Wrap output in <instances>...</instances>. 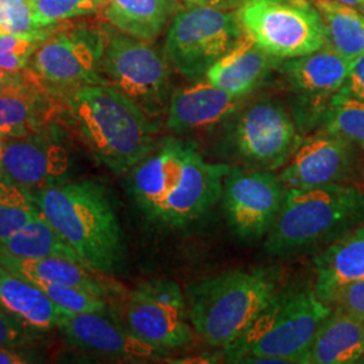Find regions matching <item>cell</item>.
<instances>
[{"label": "cell", "mask_w": 364, "mask_h": 364, "mask_svg": "<svg viewBox=\"0 0 364 364\" xmlns=\"http://www.w3.org/2000/svg\"><path fill=\"white\" fill-rule=\"evenodd\" d=\"M230 169V165L207 161L193 141L168 135L159 138L127 173V188L135 207L150 224L162 230H183L221 200Z\"/></svg>", "instance_id": "cell-1"}, {"label": "cell", "mask_w": 364, "mask_h": 364, "mask_svg": "<svg viewBox=\"0 0 364 364\" xmlns=\"http://www.w3.org/2000/svg\"><path fill=\"white\" fill-rule=\"evenodd\" d=\"M53 99L92 156L115 174H127L158 141L156 119L108 84L82 85Z\"/></svg>", "instance_id": "cell-2"}, {"label": "cell", "mask_w": 364, "mask_h": 364, "mask_svg": "<svg viewBox=\"0 0 364 364\" xmlns=\"http://www.w3.org/2000/svg\"><path fill=\"white\" fill-rule=\"evenodd\" d=\"M28 195L90 267L105 275L120 270L126 260V242L105 185L95 180L64 181Z\"/></svg>", "instance_id": "cell-3"}, {"label": "cell", "mask_w": 364, "mask_h": 364, "mask_svg": "<svg viewBox=\"0 0 364 364\" xmlns=\"http://www.w3.org/2000/svg\"><path fill=\"white\" fill-rule=\"evenodd\" d=\"M279 282L277 266L230 270L192 282L185 289L191 324L209 346L225 350L267 308Z\"/></svg>", "instance_id": "cell-4"}, {"label": "cell", "mask_w": 364, "mask_h": 364, "mask_svg": "<svg viewBox=\"0 0 364 364\" xmlns=\"http://www.w3.org/2000/svg\"><path fill=\"white\" fill-rule=\"evenodd\" d=\"M364 221V193L352 185L289 188L264 251L287 258L329 245Z\"/></svg>", "instance_id": "cell-5"}, {"label": "cell", "mask_w": 364, "mask_h": 364, "mask_svg": "<svg viewBox=\"0 0 364 364\" xmlns=\"http://www.w3.org/2000/svg\"><path fill=\"white\" fill-rule=\"evenodd\" d=\"M331 313L313 287H279L247 332L224 350L225 359L236 363L243 356H263L299 364Z\"/></svg>", "instance_id": "cell-6"}, {"label": "cell", "mask_w": 364, "mask_h": 364, "mask_svg": "<svg viewBox=\"0 0 364 364\" xmlns=\"http://www.w3.org/2000/svg\"><path fill=\"white\" fill-rule=\"evenodd\" d=\"M108 33L84 22L53 27L39 43L26 72L52 97L82 85L107 84L102 60Z\"/></svg>", "instance_id": "cell-7"}, {"label": "cell", "mask_w": 364, "mask_h": 364, "mask_svg": "<svg viewBox=\"0 0 364 364\" xmlns=\"http://www.w3.org/2000/svg\"><path fill=\"white\" fill-rule=\"evenodd\" d=\"M102 72L108 85L127 96L149 117L158 120L166 114L174 92L170 61L153 42L122 31L108 33Z\"/></svg>", "instance_id": "cell-8"}, {"label": "cell", "mask_w": 364, "mask_h": 364, "mask_svg": "<svg viewBox=\"0 0 364 364\" xmlns=\"http://www.w3.org/2000/svg\"><path fill=\"white\" fill-rule=\"evenodd\" d=\"M236 13L245 36L277 60L326 45L324 25L311 0H246Z\"/></svg>", "instance_id": "cell-9"}, {"label": "cell", "mask_w": 364, "mask_h": 364, "mask_svg": "<svg viewBox=\"0 0 364 364\" xmlns=\"http://www.w3.org/2000/svg\"><path fill=\"white\" fill-rule=\"evenodd\" d=\"M243 36L236 11L186 6L170 21L165 54L181 76L197 81Z\"/></svg>", "instance_id": "cell-10"}, {"label": "cell", "mask_w": 364, "mask_h": 364, "mask_svg": "<svg viewBox=\"0 0 364 364\" xmlns=\"http://www.w3.org/2000/svg\"><path fill=\"white\" fill-rule=\"evenodd\" d=\"M301 141L287 108L274 100H260L237 115L224 144L239 166L275 171L287 165Z\"/></svg>", "instance_id": "cell-11"}, {"label": "cell", "mask_w": 364, "mask_h": 364, "mask_svg": "<svg viewBox=\"0 0 364 364\" xmlns=\"http://www.w3.org/2000/svg\"><path fill=\"white\" fill-rule=\"evenodd\" d=\"M124 326L135 338L168 353L193 343L185 291L171 279L144 281L131 290Z\"/></svg>", "instance_id": "cell-12"}, {"label": "cell", "mask_w": 364, "mask_h": 364, "mask_svg": "<svg viewBox=\"0 0 364 364\" xmlns=\"http://www.w3.org/2000/svg\"><path fill=\"white\" fill-rule=\"evenodd\" d=\"M285 193L287 186L273 171L231 168L224 178L221 201L235 236L246 242L266 237L281 210Z\"/></svg>", "instance_id": "cell-13"}, {"label": "cell", "mask_w": 364, "mask_h": 364, "mask_svg": "<svg viewBox=\"0 0 364 364\" xmlns=\"http://www.w3.org/2000/svg\"><path fill=\"white\" fill-rule=\"evenodd\" d=\"M359 150L338 135L320 131L301 141L278 177L287 189L352 185L362 168Z\"/></svg>", "instance_id": "cell-14"}, {"label": "cell", "mask_w": 364, "mask_h": 364, "mask_svg": "<svg viewBox=\"0 0 364 364\" xmlns=\"http://www.w3.org/2000/svg\"><path fill=\"white\" fill-rule=\"evenodd\" d=\"M69 154L55 124L26 138H4L0 147L1 177L28 193L68 181Z\"/></svg>", "instance_id": "cell-15"}, {"label": "cell", "mask_w": 364, "mask_h": 364, "mask_svg": "<svg viewBox=\"0 0 364 364\" xmlns=\"http://www.w3.org/2000/svg\"><path fill=\"white\" fill-rule=\"evenodd\" d=\"M58 331L77 350L129 362L156 360L168 355L135 338L109 312L69 313Z\"/></svg>", "instance_id": "cell-16"}, {"label": "cell", "mask_w": 364, "mask_h": 364, "mask_svg": "<svg viewBox=\"0 0 364 364\" xmlns=\"http://www.w3.org/2000/svg\"><path fill=\"white\" fill-rule=\"evenodd\" d=\"M243 99L205 78L197 80L173 92L166 111V129L178 136L213 130L239 111Z\"/></svg>", "instance_id": "cell-17"}, {"label": "cell", "mask_w": 364, "mask_h": 364, "mask_svg": "<svg viewBox=\"0 0 364 364\" xmlns=\"http://www.w3.org/2000/svg\"><path fill=\"white\" fill-rule=\"evenodd\" d=\"M352 61L324 45L316 52L284 60L278 68L290 90L314 105L328 103L350 75Z\"/></svg>", "instance_id": "cell-18"}, {"label": "cell", "mask_w": 364, "mask_h": 364, "mask_svg": "<svg viewBox=\"0 0 364 364\" xmlns=\"http://www.w3.org/2000/svg\"><path fill=\"white\" fill-rule=\"evenodd\" d=\"M313 289L326 304L340 287L364 278V221L340 235L313 258Z\"/></svg>", "instance_id": "cell-19"}, {"label": "cell", "mask_w": 364, "mask_h": 364, "mask_svg": "<svg viewBox=\"0 0 364 364\" xmlns=\"http://www.w3.org/2000/svg\"><path fill=\"white\" fill-rule=\"evenodd\" d=\"M0 306L38 335L58 329L69 314L57 306L36 284L1 264Z\"/></svg>", "instance_id": "cell-20"}, {"label": "cell", "mask_w": 364, "mask_h": 364, "mask_svg": "<svg viewBox=\"0 0 364 364\" xmlns=\"http://www.w3.org/2000/svg\"><path fill=\"white\" fill-rule=\"evenodd\" d=\"M281 60L262 50L259 46L243 36L234 48L223 55L205 75L210 84L230 92L235 96L246 97L255 91Z\"/></svg>", "instance_id": "cell-21"}, {"label": "cell", "mask_w": 364, "mask_h": 364, "mask_svg": "<svg viewBox=\"0 0 364 364\" xmlns=\"http://www.w3.org/2000/svg\"><path fill=\"white\" fill-rule=\"evenodd\" d=\"M0 264L36 285H69L88 290L105 299L109 296V287L103 277L105 274L80 262L63 258L30 259L0 254Z\"/></svg>", "instance_id": "cell-22"}, {"label": "cell", "mask_w": 364, "mask_h": 364, "mask_svg": "<svg viewBox=\"0 0 364 364\" xmlns=\"http://www.w3.org/2000/svg\"><path fill=\"white\" fill-rule=\"evenodd\" d=\"M364 355V320L333 311L299 364H355Z\"/></svg>", "instance_id": "cell-23"}, {"label": "cell", "mask_w": 364, "mask_h": 364, "mask_svg": "<svg viewBox=\"0 0 364 364\" xmlns=\"http://www.w3.org/2000/svg\"><path fill=\"white\" fill-rule=\"evenodd\" d=\"M178 10L174 0H105L102 16L117 31L154 42Z\"/></svg>", "instance_id": "cell-24"}, {"label": "cell", "mask_w": 364, "mask_h": 364, "mask_svg": "<svg viewBox=\"0 0 364 364\" xmlns=\"http://www.w3.org/2000/svg\"><path fill=\"white\" fill-rule=\"evenodd\" d=\"M58 115V103L37 87L26 93L0 95V135L26 138L48 130Z\"/></svg>", "instance_id": "cell-25"}, {"label": "cell", "mask_w": 364, "mask_h": 364, "mask_svg": "<svg viewBox=\"0 0 364 364\" xmlns=\"http://www.w3.org/2000/svg\"><path fill=\"white\" fill-rule=\"evenodd\" d=\"M320 14L326 45L353 61L364 54V11L336 0H311Z\"/></svg>", "instance_id": "cell-26"}, {"label": "cell", "mask_w": 364, "mask_h": 364, "mask_svg": "<svg viewBox=\"0 0 364 364\" xmlns=\"http://www.w3.org/2000/svg\"><path fill=\"white\" fill-rule=\"evenodd\" d=\"M0 254L30 259L63 258L87 264L43 218L39 209L31 220L0 245Z\"/></svg>", "instance_id": "cell-27"}, {"label": "cell", "mask_w": 364, "mask_h": 364, "mask_svg": "<svg viewBox=\"0 0 364 364\" xmlns=\"http://www.w3.org/2000/svg\"><path fill=\"white\" fill-rule=\"evenodd\" d=\"M324 129L364 150V102L335 95L323 114Z\"/></svg>", "instance_id": "cell-28"}, {"label": "cell", "mask_w": 364, "mask_h": 364, "mask_svg": "<svg viewBox=\"0 0 364 364\" xmlns=\"http://www.w3.org/2000/svg\"><path fill=\"white\" fill-rule=\"evenodd\" d=\"M38 213L25 189L0 178V245Z\"/></svg>", "instance_id": "cell-29"}, {"label": "cell", "mask_w": 364, "mask_h": 364, "mask_svg": "<svg viewBox=\"0 0 364 364\" xmlns=\"http://www.w3.org/2000/svg\"><path fill=\"white\" fill-rule=\"evenodd\" d=\"M34 22L38 28L100 13L105 0H31Z\"/></svg>", "instance_id": "cell-30"}, {"label": "cell", "mask_w": 364, "mask_h": 364, "mask_svg": "<svg viewBox=\"0 0 364 364\" xmlns=\"http://www.w3.org/2000/svg\"><path fill=\"white\" fill-rule=\"evenodd\" d=\"M37 287L45 291V294L53 302L68 313H103L109 312L108 301L93 294L88 290L69 285H55V284H39Z\"/></svg>", "instance_id": "cell-31"}, {"label": "cell", "mask_w": 364, "mask_h": 364, "mask_svg": "<svg viewBox=\"0 0 364 364\" xmlns=\"http://www.w3.org/2000/svg\"><path fill=\"white\" fill-rule=\"evenodd\" d=\"M53 27L33 36L0 33V68L9 72L26 70L39 43L49 36Z\"/></svg>", "instance_id": "cell-32"}, {"label": "cell", "mask_w": 364, "mask_h": 364, "mask_svg": "<svg viewBox=\"0 0 364 364\" xmlns=\"http://www.w3.org/2000/svg\"><path fill=\"white\" fill-rule=\"evenodd\" d=\"M49 28L36 25L31 0H0V33L33 36Z\"/></svg>", "instance_id": "cell-33"}, {"label": "cell", "mask_w": 364, "mask_h": 364, "mask_svg": "<svg viewBox=\"0 0 364 364\" xmlns=\"http://www.w3.org/2000/svg\"><path fill=\"white\" fill-rule=\"evenodd\" d=\"M328 304L333 311L364 320V278L340 287Z\"/></svg>", "instance_id": "cell-34"}, {"label": "cell", "mask_w": 364, "mask_h": 364, "mask_svg": "<svg viewBox=\"0 0 364 364\" xmlns=\"http://www.w3.org/2000/svg\"><path fill=\"white\" fill-rule=\"evenodd\" d=\"M38 333L27 329L0 306V347H27Z\"/></svg>", "instance_id": "cell-35"}, {"label": "cell", "mask_w": 364, "mask_h": 364, "mask_svg": "<svg viewBox=\"0 0 364 364\" xmlns=\"http://www.w3.org/2000/svg\"><path fill=\"white\" fill-rule=\"evenodd\" d=\"M37 87L38 85L31 80L26 70L9 72L0 68V95L26 93Z\"/></svg>", "instance_id": "cell-36"}, {"label": "cell", "mask_w": 364, "mask_h": 364, "mask_svg": "<svg viewBox=\"0 0 364 364\" xmlns=\"http://www.w3.org/2000/svg\"><path fill=\"white\" fill-rule=\"evenodd\" d=\"M336 95L364 102V54L352 61L350 75Z\"/></svg>", "instance_id": "cell-37"}, {"label": "cell", "mask_w": 364, "mask_h": 364, "mask_svg": "<svg viewBox=\"0 0 364 364\" xmlns=\"http://www.w3.org/2000/svg\"><path fill=\"white\" fill-rule=\"evenodd\" d=\"M41 362L37 355L25 347H0V364H26Z\"/></svg>", "instance_id": "cell-38"}, {"label": "cell", "mask_w": 364, "mask_h": 364, "mask_svg": "<svg viewBox=\"0 0 364 364\" xmlns=\"http://www.w3.org/2000/svg\"><path fill=\"white\" fill-rule=\"evenodd\" d=\"M185 6L195 7H210L228 11H236L246 0H180Z\"/></svg>", "instance_id": "cell-39"}, {"label": "cell", "mask_w": 364, "mask_h": 364, "mask_svg": "<svg viewBox=\"0 0 364 364\" xmlns=\"http://www.w3.org/2000/svg\"><path fill=\"white\" fill-rule=\"evenodd\" d=\"M336 1L344 3V4H348V6L356 7V9H359V10L364 11V0H336Z\"/></svg>", "instance_id": "cell-40"}, {"label": "cell", "mask_w": 364, "mask_h": 364, "mask_svg": "<svg viewBox=\"0 0 364 364\" xmlns=\"http://www.w3.org/2000/svg\"><path fill=\"white\" fill-rule=\"evenodd\" d=\"M3 141H4V138L0 135V147H1V144H3Z\"/></svg>", "instance_id": "cell-41"}, {"label": "cell", "mask_w": 364, "mask_h": 364, "mask_svg": "<svg viewBox=\"0 0 364 364\" xmlns=\"http://www.w3.org/2000/svg\"><path fill=\"white\" fill-rule=\"evenodd\" d=\"M359 364H364V355L360 358V360H359Z\"/></svg>", "instance_id": "cell-42"}, {"label": "cell", "mask_w": 364, "mask_h": 364, "mask_svg": "<svg viewBox=\"0 0 364 364\" xmlns=\"http://www.w3.org/2000/svg\"><path fill=\"white\" fill-rule=\"evenodd\" d=\"M0 178H1V173H0Z\"/></svg>", "instance_id": "cell-43"}]
</instances>
